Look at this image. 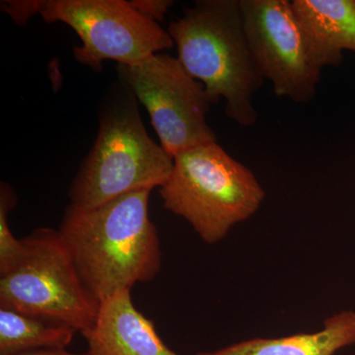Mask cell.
<instances>
[{"label":"cell","instance_id":"6da1fadb","mask_svg":"<svg viewBox=\"0 0 355 355\" xmlns=\"http://www.w3.org/2000/svg\"><path fill=\"white\" fill-rule=\"evenodd\" d=\"M151 191L127 193L99 207L69 205L60 234L89 291L99 302L155 279L162 266Z\"/></svg>","mask_w":355,"mask_h":355},{"label":"cell","instance_id":"7a4b0ae2","mask_svg":"<svg viewBox=\"0 0 355 355\" xmlns=\"http://www.w3.org/2000/svg\"><path fill=\"white\" fill-rule=\"evenodd\" d=\"M178 60L203 84L211 104L242 127L258 121L254 96L265 83L248 42L240 0H198L167 29Z\"/></svg>","mask_w":355,"mask_h":355},{"label":"cell","instance_id":"3957f363","mask_svg":"<svg viewBox=\"0 0 355 355\" xmlns=\"http://www.w3.org/2000/svg\"><path fill=\"white\" fill-rule=\"evenodd\" d=\"M174 157L147 133L139 100L120 78L107 94L99 132L69 189L70 205L91 209L133 191L161 188Z\"/></svg>","mask_w":355,"mask_h":355},{"label":"cell","instance_id":"277c9868","mask_svg":"<svg viewBox=\"0 0 355 355\" xmlns=\"http://www.w3.org/2000/svg\"><path fill=\"white\" fill-rule=\"evenodd\" d=\"M160 196L165 209L188 221L203 242L216 244L258 211L266 193L249 168L214 142L175 156Z\"/></svg>","mask_w":355,"mask_h":355},{"label":"cell","instance_id":"5b68a950","mask_svg":"<svg viewBox=\"0 0 355 355\" xmlns=\"http://www.w3.org/2000/svg\"><path fill=\"white\" fill-rule=\"evenodd\" d=\"M22 240L24 256L0 279V308L81 334L92 328L100 302L81 279L60 231L39 228Z\"/></svg>","mask_w":355,"mask_h":355},{"label":"cell","instance_id":"8992f818","mask_svg":"<svg viewBox=\"0 0 355 355\" xmlns=\"http://www.w3.org/2000/svg\"><path fill=\"white\" fill-rule=\"evenodd\" d=\"M248 42L273 92L298 104L312 101L328 58L310 39L288 0H240Z\"/></svg>","mask_w":355,"mask_h":355},{"label":"cell","instance_id":"52a82bcc","mask_svg":"<svg viewBox=\"0 0 355 355\" xmlns=\"http://www.w3.org/2000/svg\"><path fill=\"white\" fill-rule=\"evenodd\" d=\"M120 78L150 116L160 146L172 157L217 142L207 116L211 101L202 83L178 58L156 53L132 65H120Z\"/></svg>","mask_w":355,"mask_h":355},{"label":"cell","instance_id":"ba28073f","mask_svg":"<svg viewBox=\"0 0 355 355\" xmlns=\"http://www.w3.org/2000/svg\"><path fill=\"white\" fill-rule=\"evenodd\" d=\"M40 15L71 27L83 44L74 58L97 72L105 60L132 65L175 44L167 30L125 0H46Z\"/></svg>","mask_w":355,"mask_h":355},{"label":"cell","instance_id":"9c48e42d","mask_svg":"<svg viewBox=\"0 0 355 355\" xmlns=\"http://www.w3.org/2000/svg\"><path fill=\"white\" fill-rule=\"evenodd\" d=\"M83 336L91 355H180L165 345L153 322L135 308L130 291L100 302L95 324Z\"/></svg>","mask_w":355,"mask_h":355},{"label":"cell","instance_id":"30bf717a","mask_svg":"<svg viewBox=\"0 0 355 355\" xmlns=\"http://www.w3.org/2000/svg\"><path fill=\"white\" fill-rule=\"evenodd\" d=\"M355 345V311H343L324 320L321 331L275 338H252L216 352L197 355H335Z\"/></svg>","mask_w":355,"mask_h":355},{"label":"cell","instance_id":"8fae6325","mask_svg":"<svg viewBox=\"0 0 355 355\" xmlns=\"http://www.w3.org/2000/svg\"><path fill=\"white\" fill-rule=\"evenodd\" d=\"M291 4L331 67L342 64L343 51H355V0H293Z\"/></svg>","mask_w":355,"mask_h":355},{"label":"cell","instance_id":"7c38bea8","mask_svg":"<svg viewBox=\"0 0 355 355\" xmlns=\"http://www.w3.org/2000/svg\"><path fill=\"white\" fill-rule=\"evenodd\" d=\"M76 333L62 324L0 308V355L67 349Z\"/></svg>","mask_w":355,"mask_h":355},{"label":"cell","instance_id":"4fadbf2b","mask_svg":"<svg viewBox=\"0 0 355 355\" xmlns=\"http://www.w3.org/2000/svg\"><path fill=\"white\" fill-rule=\"evenodd\" d=\"M17 202L12 187L0 186V275H6L19 263L25 253L23 240L14 237L8 224V212Z\"/></svg>","mask_w":355,"mask_h":355},{"label":"cell","instance_id":"5bb4252c","mask_svg":"<svg viewBox=\"0 0 355 355\" xmlns=\"http://www.w3.org/2000/svg\"><path fill=\"white\" fill-rule=\"evenodd\" d=\"M46 0H13L2 2L1 6L11 19L19 26H25L32 16L41 14Z\"/></svg>","mask_w":355,"mask_h":355},{"label":"cell","instance_id":"9a60e30c","mask_svg":"<svg viewBox=\"0 0 355 355\" xmlns=\"http://www.w3.org/2000/svg\"><path fill=\"white\" fill-rule=\"evenodd\" d=\"M128 2L137 12L156 23L164 20L170 8L174 6L171 0H132Z\"/></svg>","mask_w":355,"mask_h":355},{"label":"cell","instance_id":"2e32d148","mask_svg":"<svg viewBox=\"0 0 355 355\" xmlns=\"http://www.w3.org/2000/svg\"><path fill=\"white\" fill-rule=\"evenodd\" d=\"M15 355H91L90 352L86 354H72L67 352V349H37L31 350V352H22Z\"/></svg>","mask_w":355,"mask_h":355}]
</instances>
